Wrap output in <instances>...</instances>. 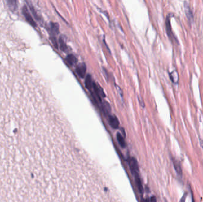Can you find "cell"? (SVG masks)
Listing matches in <instances>:
<instances>
[{
  "mask_svg": "<svg viewBox=\"0 0 203 202\" xmlns=\"http://www.w3.org/2000/svg\"><path fill=\"white\" fill-rule=\"evenodd\" d=\"M93 91L96 96L97 100H98L100 103L102 102L101 101V98L105 97V94L104 91L103 90V88L99 85L98 84H96V83H94L93 85Z\"/></svg>",
  "mask_w": 203,
  "mask_h": 202,
  "instance_id": "cell-1",
  "label": "cell"
},
{
  "mask_svg": "<svg viewBox=\"0 0 203 202\" xmlns=\"http://www.w3.org/2000/svg\"><path fill=\"white\" fill-rule=\"evenodd\" d=\"M86 70H87L86 65L83 63L77 66L76 68V72L79 77L83 78L85 77L86 74Z\"/></svg>",
  "mask_w": 203,
  "mask_h": 202,
  "instance_id": "cell-2",
  "label": "cell"
},
{
  "mask_svg": "<svg viewBox=\"0 0 203 202\" xmlns=\"http://www.w3.org/2000/svg\"><path fill=\"white\" fill-rule=\"evenodd\" d=\"M166 33L168 34V36L169 37L170 39H171V40L175 39V36L173 34L172 28H171L170 19L169 17L166 19Z\"/></svg>",
  "mask_w": 203,
  "mask_h": 202,
  "instance_id": "cell-3",
  "label": "cell"
},
{
  "mask_svg": "<svg viewBox=\"0 0 203 202\" xmlns=\"http://www.w3.org/2000/svg\"><path fill=\"white\" fill-rule=\"evenodd\" d=\"M94 83L95 82H93L91 75L90 74H88L86 77V80H85V86L86 88L88 89L90 91H91L93 88Z\"/></svg>",
  "mask_w": 203,
  "mask_h": 202,
  "instance_id": "cell-4",
  "label": "cell"
},
{
  "mask_svg": "<svg viewBox=\"0 0 203 202\" xmlns=\"http://www.w3.org/2000/svg\"><path fill=\"white\" fill-rule=\"evenodd\" d=\"M109 123L113 128L117 129L119 126V123L117 118L115 116L109 115Z\"/></svg>",
  "mask_w": 203,
  "mask_h": 202,
  "instance_id": "cell-5",
  "label": "cell"
},
{
  "mask_svg": "<svg viewBox=\"0 0 203 202\" xmlns=\"http://www.w3.org/2000/svg\"><path fill=\"white\" fill-rule=\"evenodd\" d=\"M184 8H185V13L186 14V16L188 19L189 20H192L193 19L194 15L192 14V12L190 8L189 4H188L187 2H184Z\"/></svg>",
  "mask_w": 203,
  "mask_h": 202,
  "instance_id": "cell-6",
  "label": "cell"
},
{
  "mask_svg": "<svg viewBox=\"0 0 203 202\" xmlns=\"http://www.w3.org/2000/svg\"><path fill=\"white\" fill-rule=\"evenodd\" d=\"M66 61L68 63L70 66H73L78 61L77 58L76 57L75 55H74L73 54H69L66 57Z\"/></svg>",
  "mask_w": 203,
  "mask_h": 202,
  "instance_id": "cell-7",
  "label": "cell"
},
{
  "mask_svg": "<svg viewBox=\"0 0 203 202\" xmlns=\"http://www.w3.org/2000/svg\"><path fill=\"white\" fill-rule=\"evenodd\" d=\"M102 110L105 113V114H108V116L110 115V113L111 112V107L107 101H104L102 104Z\"/></svg>",
  "mask_w": 203,
  "mask_h": 202,
  "instance_id": "cell-8",
  "label": "cell"
},
{
  "mask_svg": "<svg viewBox=\"0 0 203 202\" xmlns=\"http://www.w3.org/2000/svg\"><path fill=\"white\" fill-rule=\"evenodd\" d=\"M169 75H170V78L173 83H178L179 77V74L176 71H174L172 72H170L169 74Z\"/></svg>",
  "mask_w": 203,
  "mask_h": 202,
  "instance_id": "cell-9",
  "label": "cell"
},
{
  "mask_svg": "<svg viewBox=\"0 0 203 202\" xmlns=\"http://www.w3.org/2000/svg\"><path fill=\"white\" fill-rule=\"evenodd\" d=\"M173 163H174V166L175 168V171L177 173L178 175H179V176H182V169H181V165H180L179 162L178 161L174 160L173 161Z\"/></svg>",
  "mask_w": 203,
  "mask_h": 202,
  "instance_id": "cell-10",
  "label": "cell"
},
{
  "mask_svg": "<svg viewBox=\"0 0 203 202\" xmlns=\"http://www.w3.org/2000/svg\"><path fill=\"white\" fill-rule=\"evenodd\" d=\"M59 45H60V48L62 51L66 52L68 50V47L61 37L59 39Z\"/></svg>",
  "mask_w": 203,
  "mask_h": 202,
  "instance_id": "cell-11",
  "label": "cell"
},
{
  "mask_svg": "<svg viewBox=\"0 0 203 202\" xmlns=\"http://www.w3.org/2000/svg\"><path fill=\"white\" fill-rule=\"evenodd\" d=\"M51 31L52 33H54L55 35H57L59 33V24L56 23H51Z\"/></svg>",
  "mask_w": 203,
  "mask_h": 202,
  "instance_id": "cell-12",
  "label": "cell"
},
{
  "mask_svg": "<svg viewBox=\"0 0 203 202\" xmlns=\"http://www.w3.org/2000/svg\"><path fill=\"white\" fill-rule=\"evenodd\" d=\"M186 195H184L182 197V198L180 199L179 202H185V199H186Z\"/></svg>",
  "mask_w": 203,
  "mask_h": 202,
  "instance_id": "cell-13",
  "label": "cell"
},
{
  "mask_svg": "<svg viewBox=\"0 0 203 202\" xmlns=\"http://www.w3.org/2000/svg\"><path fill=\"white\" fill-rule=\"evenodd\" d=\"M150 202H156V199H155V197H152V199H151V200H150Z\"/></svg>",
  "mask_w": 203,
  "mask_h": 202,
  "instance_id": "cell-14",
  "label": "cell"
},
{
  "mask_svg": "<svg viewBox=\"0 0 203 202\" xmlns=\"http://www.w3.org/2000/svg\"><path fill=\"white\" fill-rule=\"evenodd\" d=\"M0 42H2V41H0ZM6 43H8V42H6Z\"/></svg>",
  "mask_w": 203,
  "mask_h": 202,
  "instance_id": "cell-15",
  "label": "cell"
}]
</instances>
